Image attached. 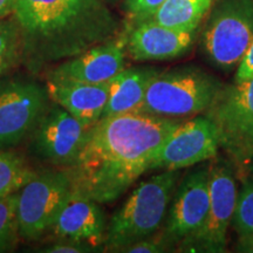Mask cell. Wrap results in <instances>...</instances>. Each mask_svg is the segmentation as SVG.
<instances>
[{
    "label": "cell",
    "mask_w": 253,
    "mask_h": 253,
    "mask_svg": "<svg viewBox=\"0 0 253 253\" xmlns=\"http://www.w3.org/2000/svg\"><path fill=\"white\" fill-rule=\"evenodd\" d=\"M181 177V170H163L132 190L107 225L106 251L125 252L130 245L160 232Z\"/></svg>",
    "instance_id": "cell-3"
},
{
    "label": "cell",
    "mask_w": 253,
    "mask_h": 253,
    "mask_svg": "<svg viewBox=\"0 0 253 253\" xmlns=\"http://www.w3.org/2000/svg\"><path fill=\"white\" fill-rule=\"evenodd\" d=\"M238 190L232 227L238 236H253V178H243Z\"/></svg>",
    "instance_id": "cell-21"
},
{
    "label": "cell",
    "mask_w": 253,
    "mask_h": 253,
    "mask_svg": "<svg viewBox=\"0 0 253 253\" xmlns=\"http://www.w3.org/2000/svg\"><path fill=\"white\" fill-rule=\"evenodd\" d=\"M126 55L134 61H168L182 58L194 47L198 31L167 27L151 20L126 25Z\"/></svg>",
    "instance_id": "cell-13"
},
{
    "label": "cell",
    "mask_w": 253,
    "mask_h": 253,
    "mask_svg": "<svg viewBox=\"0 0 253 253\" xmlns=\"http://www.w3.org/2000/svg\"><path fill=\"white\" fill-rule=\"evenodd\" d=\"M248 176H250V177H251V178H253V158H252V161H251V164H250Z\"/></svg>",
    "instance_id": "cell-29"
},
{
    "label": "cell",
    "mask_w": 253,
    "mask_h": 253,
    "mask_svg": "<svg viewBox=\"0 0 253 253\" xmlns=\"http://www.w3.org/2000/svg\"><path fill=\"white\" fill-rule=\"evenodd\" d=\"M107 225L100 204L73 185L52 231L59 239L87 243L97 249L104 245Z\"/></svg>",
    "instance_id": "cell-15"
},
{
    "label": "cell",
    "mask_w": 253,
    "mask_h": 253,
    "mask_svg": "<svg viewBox=\"0 0 253 253\" xmlns=\"http://www.w3.org/2000/svg\"><path fill=\"white\" fill-rule=\"evenodd\" d=\"M167 0H123L122 9L126 15V24L131 25L148 20Z\"/></svg>",
    "instance_id": "cell-23"
},
{
    "label": "cell",
    "mask_w": 253,
    "mask_h": 253,
    "mask_svg": "<svg viewBox=\"0 0 253 253\" xmlns=\"http://www.w3.org/2000/svg\"><path fill=\"white\" fill-rule=\"evenodd\" d=\"M21 36V62L32 73L71 59L121 33L102 0H17L13 14Z\"/></svg>",
    "instance_id": "cell-2"
},
{
    "label": "cell",
    "mask_w": 253,
    "mask_h": 253,
    "mask_svg": "<svg viewBox=\"0 0 253 253\" xmlns=\"http://www.w3.org/2000/svg\"><path fill=\"white\" fill-rule=\"evenodd\" d=\"M172 251H176V246L169 242L161 231L125 250V252L128 253H163Z\"/></svg>",
    "instance_id": "cell-24"
},
{
    "label": "cell",
    "mask_w": 253,
    "mask_h": 253,
    "mask_svg": "<svg viewBox=\"0 0 253 253\" xmlns=\"http://www.w3.org/2000/svg\"><path fill=\"white\" fill-rule=\"evenodd\" d=\"M219 138L214 123L205 114L185 120L164 141L150 170H182L218 156Z\"/></svg>",
    "instance_id": "cell-11"
},
{
    "label": "cell",
    "mask_w": 253,
    "mask_h": 253,
    "mask_svg": "<svg viewBox=\"0 0 253 253\" xmlns=\"http://www.w3.org/2000/svg\"><path fill=\"white\" fill-rule=\"evenodd\" d=\"M199 32L204 58L214 68L237 69L253 42V0H214Z\"/></svg>",
    "instance_id": "cell-5"
},
{
    "label": "cell",
    "mask_w": 253,
    "mask_h": 253,
    "mask_svg": "<svg viewBox=\"0 0 253 253\" xmlns=\"http://www.w3.org/2000/svg\"><path fill=\"white\" fill-rule=\"evenodd\" d=\"M110 81L86 84L65 79L47 78L46 89L52 102L59 104L86 126L102 116L109 97Z\"/></svg>",
    "instance_id": "cell-16"
},
{
    "label": "cell",
    "mask_w": 253,
    "mask_h": 253,
    "mask_svg": "<svg viewBox=\"0 0 253 253\" xmlns=\"http://www.w3.org/2000/svg\"><path fill=\"white\" fill-rule=\"evenodd\" d=\"M15 1L17 0H0V19L7 18L8 15L13 14Z\"/></svg>",
    "instance_id": "cell-28"
},
{
    "label": "cell",
    "mask_w": 253,
    "mask_h": 253,
    "mask_svg": "<svg viewBox=\"0 0 253 253\" xmlns=\"http://www.w3.org/2000/svg\"><path fill=\"white\" fill-rule=\"evenodd\" d=\"M238 185L236 170L225 157L210 161V205L203 225L177 245V252L224 253L232 226Z\"/></svg>",
    "instance_id": "cell-7"
},
{
    "label": "cell",
    "mask_w": 253,
    "mask_h": 253,
    "mask_svg": "<svg viewBox=\"0 0 253 253\" xmlns=\"http://www.w3.org/2000/svg\"><path fill=\"white\" fill-rule=\"evenodd\" d=\"M210 205V161L182 175L161 232L176 246L203 225Z\"/></svg>",
    "instance_id": "cell-12"
},
{
    "label": "cell",
    "mask_w": 253,
    "mask_h": 253,
    "mask_svg": "<svg viewBox=\"0 0 253 253\" xmlns=\"http://www.w3.org/2000/svg\"><path fill=\"white\" fill-rule=\"evenodd\" d=\"M107 1H109V2H118V1H120V0H107Z\"/></svg>",
    "instance_id": "cell-30"
},
{
    "label": "cell",
    "mask_w": 253,
    "mask_h": 253,
    "mask_svg": "<svg viewBox=\"0 0 253 253\" xmlns=\"http://www.w3.org/2000/svg\"><path fill=\"white\" fill-rule=\"evenodd\" d=\"M204 114L216 126L219 148L242 181L253 158V78L225 84Z\"/></svg>",
    "instance_id": "cell-6"
},
{
    "label": "cell",
    "mask_w": 253,
    "mask_h": 253,
    "mask_svg": "<svg viewBox=\"0 0 253 253\" xmlns=\"http://www.w3.org/2000/svg\"><path fill=\"white\" fill-rule=\"evenodd\" d=\"M88 126L56 103H50L30 136V153L60 169L74 164Z\"/></svg>",
    "instance_id": "cell-10"
},
{
    "label": "cell",
    "mask_w": 253,
    "mask_h": 253,
    "mask_svg": "<svg viewBox=\"0 0 253 253\" xmlns=\"http://www.w3.org/2000/svg\"><path fill=\"white\" fill-rule=\"evenodd\" d=\"M23 47L19 25L14 17L0 19V79L7 77L21 62Z\"/></svg>",
    "instance_id": "cell-20"
},
{
    "label": "cell",
    "mask_w": 253,
    "mask_h": 253,
    "mask_svg": "<svg viewBox=\"0 0 253 253\" xmlns=\"http://www.w3.org/2000/svg\"><path fill=\"white\" fill-rule=\"evenodd\" d=\"M37 173L23 156L11 149H0V197L18 192Z\"/></svg>",
    "instance_id": "cell-19"
},
{
    "label": "cell",
    "mask_w": 253,
    "mask_h": 253,
    "mask_svg": "<svg viewBox=\"0 0 253 253\" xmlns=\"http://www.w3.org/2000/svg\"><path fill=\"white\" fill-rule=\"evenodd\" d=\"M253 78V42L249 47L248 52L243 56L242 61L237 67L235 82H243Z\"/></svg>",
    "instance_id": "cell-26"
},
{
    "label": "cell",
    "mask_w": 253,
    "mask_h": 253,
    "mask_svg": "<svg viewBox=\"0 0 253 253\" xmlns=\"http://www.w3.org/2000/svg\"><path fill=\"white\" fill-rule=\"evenodd\" d=\"M95 251H96L95 248L87 243L69 239H59V242L46 245L42 250H39V252L46 253H88Z\"/></svg>",
    "instance_id": "cell-25"
},
{
    "label": "cell",
    "mask_w": 253,
    "mask_h": 253,
    "mask_svg": "<svg viewBox=\"0 0 253 253\" xmlns=\"http://www.w3.org/2000/svg\"><path fill=\"white\" fill-rule=\"evenodd\" d=\"M160 72L149 66L122 69L110 80L109 97L101 119L138 112L150 82Z\"/></svg>",
    "instance_id": "cell-17"
},
{
    "label": "cell",
    "mask_w": 253,
    "mask_h": 253,
    "mask_svg": "<svg viewBox=\"0 0 253 253\" xmlns=\"http://www.w3.org/2000/svg\"><path fill=\"white\" fill-rule=\"evenodd\" d=\"M185 120L140 112L100 119L88 126L67 169L73 185L99 204L113 203L150 170L164 141Z\"/></svg>",
    "instance_id": "cell-1"
},
{
    "label": "cell",
    "mask_w": 253,
    "mask_h": 253,
    "mask_svg": "<svg viewBox=\"0 0 253 253\" xmlns=\"http://www.w3.org/2000/svg\"><path fill=\"white\" fill-rule=\"evenodd\" d=\"M73 189L67 169H48L38 172L17 192L19 236L38 240L52 230Z\"/></svg>",
    "instance_id": "cell-8"
},
{
    "label": "cell",
    "mask_w": 253,
    "mask_h": 253,
    "mask_svg": "<svg viewBox=\"0 0 253 253\" xmlns=\"http://www.w3.org/2000/svg\"><path fill=\"white\" fill-rule=\"evenodd\" d=\"M233 251L242 253H253V236H238Z\"/></svg>",
    "instance_id": "cell-27"
},
{
    "label": "cell",
    "mask_w": 253,
    "mask_h": 253,
    "mask_svg": "<svg viewBox=\"0 0 253 253\" xmlns=\"http://www.w3.org/2000/svg\"><path fill=\"white\" fill-rule=\"evenodd\" d=\"M19 237L15 192L0 197V253L12 251Z\"/></svg>",
    "instance_id": "cell-22"
},
{
    "label": "cell",
    "mask_w": 253,
    "mask_h": 253,
    "mask_svg": "<svg viewBox=\"0 0 253 253\" xmlns=\"http://www.w3.org/2000/svg\"><path fill=\"white\" fill-rule=\"evenodd\" d=\"M213 2L214 0H167L148 20L176 30L196 31Z\"/></svg>",
    "instance_id": "cell-18"
},
{
    "label": "cell",
    "mask_w": 253,
    "mask_h": 253,
    "mask_svg": "<svg viewBox=\"0 0 253 253\" xmlns=\"http://www.w3.org/2000/svg\"><path fill=\"white\" fill-rule=\"evenodd\" d=\"M46 86L24 77L0 79V149L18 147L34 131L49 106Z\"/></svg>",
    "instance_id": "cell-9"
},
{
    "label": "cell",
    "mask_w": 253,
    "mask_h": 253,
    "mask_svg": "<svg viewBox=\"0 0 253 253\" xmlns=\"http://www.w3.org/2000/svg\"><path fill=\"white\" fill-rule=\"evenodd\" d=\"M126 32L123 28L121 33L113 39L90 47L77 56L63 60L48 73V78L103 84L126 68Z\"/></svg>",
    "instance_id": "cell-14"
},
{
    "label": "cell",
    "mask_w": 253,
    "mask_h": 253,
    "mask_svg": "<svg viewBox=\"0 0 253 253\" xmlns=\"http://www.w3.org/2000/svg\"><path fill=\"white\" fill-rule=\"evenodd\" d=\"M225 86L212 73L195 65L160 72L150 82L138 112L168 119L204 114Z\"/></svg>",
    "instance_id": "cell-4"
}]
</instances>
